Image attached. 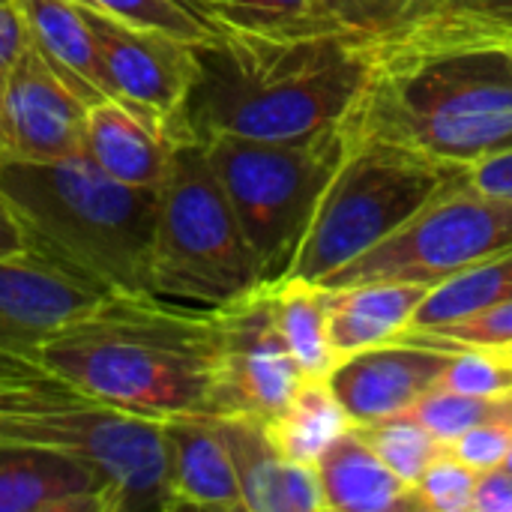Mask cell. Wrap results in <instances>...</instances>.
Returning <instances> with one entry per match:
<instances>
[{"label":"cell","instance_id":"cell-1","mask_svg":"<svg viewBox=\"0 0 512 512\" xmlns=\"http://www.w3.org/2000/svg\"><path fill=\"white\" fill-rule=\"evenodd\" d=\"M195 75L171 141L213 135L297 141L345 123L366 90L381 42L348 33H249L213 27L195 42Z\"/></svg>","mask_w":512,"mask_h":512},{"label":"cell","instance_id":"cell-2","mask_svg":"<svg viewBox=\"0 0 512 512\" xmlns=\"http://www.w3.org/2000/svg\"><path fill=\"white\" fill-rule=\"evenodd\" d=\"M30 357L120 411L156 420L213 414L219 318L216 306L117 291L39 342Z\"/></svg>","mask_w":512,"mask_h":512},{"label":"cell","instance_id":"cell-3","mask_svg":"<svg viewBox=\"0 0 512 512\" xmlns=\"http://www.w3.org/2000/svg\"><path fill=\"white\" fill-rule=\"evenodd\" d=\"M345 132L375 135L435 159L474 165L512 147V54L504 45L381 48L345 117Z\"/></svg>","mask_w":512,"mask_h":512},{"label":"cell","instance_id":"cell-4","mask_svg":"<svg viewBox=\"0 0 512 512\" xmlns=\"http://www.w3.org/2000/svg\"><path fill=\"white\" fill-rule=\"evenodd\" d=\"M0 195L30 249L108 294L150 291L156 189L126 186L72 153L45 162L0 156Z\"/></svg>","mask_w":512,"mask_h":512},{"label":"cell","instance_id":"cell-5","mask_svg":"<svg viewBox=\"0 0 512 512\" xmlns=\"http://www.w3.org/2000/svg\"><path fill=\"white\" fill-rule=\"evenodd\" d=\"M345 135V159L318 201L288 279L321 285L399 231L435 195L468 180V165L435 159L390 138Z\"/></svg>","mask_w":512,"mask_h":512},{"label":"cell","instance_id":"cell-6","mask_svg":"<svg viewBox=\"0 0 512 512\" xmlns=\"http://www.w3.org/2000/svg\"><path fill=\"white\" fill-rule=\"evenodd\" d=\"M261 288L255 255L204 144L174 141L156 186L150 291L192 306H222Z\"/></svg>","mask_w":512,"mask_h":512},{"label":"cell","instance_id":"cell-7","mask_svg":"<svg viewBox=\"0 0 512 512\" xmlns=\"http://www.w3.org/2000/svg\"><path fill=\"white\" fill-rule=\"evenodd\" d=\"M207 159L237 213L261 285L288 279L318 201L345 159V126L297 141L213 135Z\"/></svg>","mask_w":512,"mask_h":512},{"label":"cell","instance_id":"cell-8","mask_svg":"<svg viewBox=\"0 0 512 512\" xmlns=\"http://www.w3.org/2000/svg\"><path fill=\"white\" fill-rule=\"evenodd\" d=\"M504 249H512V195H489L462 180L321 285L420 282L435 288Z\"/></svg>","mask_w":512,"mask_h":512},{"label":"cell","instance_id":"cell-9","mask_svg":"<svg viewBox=\"0 0 512 512\" xmlns=\"http://www.w3.org/2000/svg\"><path fill=\"white\" fill-rule=\"evenodd\" d=\"M219 318V372L210 417H252L270 423L303 384L276 315L273 285L252 288L222 306Z\"/></svg>","mask_w":512,"mask_h":512},{"label":"cell","instance_id":"cell-10","mask_svg":"<svg viewBox=\"0 0 512 512\" xmlns=\"http://www.w3.org/2000/svg\"><path fill=\"white\" fill-rule=\"evenodd\" d=\"M114 102L171 138V123L195 75V42L81 6Z\"/></svg>","mask_w":512,"mask_h":512},{"label":"cell","instance_id":"cell-11","mask_svg":"<svg viewBox=\"0 0 512 512\" xmlns=\"http://www.w3.org/2000/svg\"><path fill=\"white\" fill-rule=\"evenodd\" d=\"M102 297L108 291L30 246L0 255V348L30 354L51 333L99 306Z\"/></svg>","mask_w":512,"mask_h":512},{"label":"cell","instance_id":"cell-12","mask_svg":"<svg viewBox=\"0 0 512 512\" xmlns=\"http://www.w3.org/2000/svg\"><path fill=\"white\" fill-rule=\"evenodd\" d=\"M87 105L27 45L0 90V156L60 159L81 153Z\"/></svg>","mask_w":512,"mask_h":512},{"label":"cell","instance_id":"cell-13","mask_svg":"<svg viewBox=\"0 0 512 512\" xmlns=\"http://www.w3.org/2000/svg\"><path fill=\"white\" fill-rule=\"evenodd\" d=\"M456 351L393 339L351 357H342L327 375L330 390L348 411L354 426H369L411 411L438 387Z\"/></svg>","mask_w":512,"mask_h":512},{"label":"cell","instance_id":"cell-14","mask_svg":"<svg viewBox=\"0 0 512 512\" xmlns=\"http://www.w3.org/2000/svg\"><path fill=\"white\" fill-rule=\"evenodd\" d=\"M0 512H120L111 480L81 456L0 444Z\"/></svg>","mask_w":512,"mask_h":512},{"label":"cell","instance_id":"cell-15","mask_svg":"<svg viewBox=\"0 0 512 512\" xmlns=\"http://www.w3.org/2000/svg\"><path fill=\"white\" fill-rule=\"evenodd\" d=\"M165 444V510H243L240 483L216 417H162Z\"/></svg>","mask_w":512,"mask_h":512},{"label":"cell","instance_id":"cell-16","mask_svg":"<svg viewBox=\"0 0 512 512\" xmlns=\"http://www.w3.org/2000/svg\"><path fill=\"white\" fill-rule=\"evenodd\" d=\"M231 453L246 512H321L324 492L315 465L291 462L273 444L267 426L252 417H216Z\"/></svg>","mask_w":512,"mask_h":512},{"label":"cell","instance_id":"cell-17","mask_svg":"<svg viewBox=\"0 0 512 512\" xmlns=\"http://www.w3.org/2000/svg\"><path fill=\"white\" fill-rule=\"evenodd\" d=\"M174 141L132 108L105 99L87 108L81 153L126 186L156 189L168 168Z\"/></svg>","mask_w":512,"mask_h":512},{"label":"cell","instance_id":"cell-18","mask_svg":"<svg viewBox=\"0 0 512 512\" xmlns=\"http://www.w3.org/2000/svg\"><path fill=\"white\" fill-rule=\"evenodd\" d=\"M324 288V285H321ZM429 285L420 282H360L342 288H324L330 345L336 357L393 342L411 327Z\"/></svg>","mask_w":512,"mask_h":512},{"label":"cell","instance_id":"cell-19","mask_svg":"<svg viewBox=\"0 0 512 512\" xmlns=\"http://www.w3.org/2000/svg\"><path fill=\"white\" fill-rule=\"evenodd\" d=\"M33 51L48 69L90 108L111 99L108 81L96 54L93 33L78 3L72 0H15Z\"/></svg>","mask_w":512,"mask_h":512},{"label":"cell","instance_id":"cell-20","mask_svg":"<svg viewBox=\"0 0 512 512\" xmlns=\"http://www.w3.org/2000/svg\"><path fill=\"white\" fill-rule=\"evenodd\" d=\"M324 510L333 512H399L420 510L414 486L396 477L381 456L351 426L315 462Z\"/></svg>","mask_w":512,"mask_h":512},{"label":"cell","instance_id":"cell-21","mask_svg":"<svg viewBox=\"0 0 512 512\" xmlns=\"http://www.w3.org/2000/svg\"><path fill=\"white\" fill-rule=\"evenodd\" d=\"M264 426L285 459L315 465L321 453L354 423L327 378H303L291 402Z\"/></svg>","mask_w":512,"mask_h":512},{"label":"cell","instance_id":"cell-22","mask_svg":"<svg viewBox=\"0 0 512 512\" xmlns=\"http://www.w3.org/2000/svg\"><path fill=\"white\" fill-rule=\"evenodd\" d=\"M273 315L303 378H327L339 363L330 345L324 288L303 279L273 285Z\"/></svg>","mask_w":512,"mask_h":512},{"label":"cell","instance_id":"cell-23","mask_svg":"<svg viewBox=\"0 0 512 512\" xmlns=\"http://www.w3.org/2000/svg\"><path fill=\"white\" fill-rule=\"evenodd\" d=\"M507 300H512V249L477 261L468 270L429 288V294L411 318V330L456 324Z\"/></svg>","mask_w":512,"mask_h":512},{"label":"cell","instance_id":"cell-24","mask_svg":"<svg viewBox=\"0 0 512 512\" xmlns=\"http://www.w3.org/2000/svg\"><path fill=\"white\" fill-rule=\"evenodd\" d=\"M195 9L213 27L249 33H318L339 30L321 9V0H198Z\"/></svg>","mask_w":512,"mask_h":512},{"label":"cell","instance_id":"cell-25","mask_svg":"<svg viewBox=\"0 0 512 512\" xmlns=\"http://www.w3.org/2000/svg\"><path fill=\"white\" fill-rule=\"evenodd\" d=\"M363 441L381 456V462L402 477L408 486H414L423 471L447 450V444H441L420 420H414L408 411L369 423V426H354Z\"/></svg>","mask_w":512,"mask_h":512},{"label":"cell","instance_id":"cell-26","mask_svg":"<svg viewBox=\"0 0 512 512\" xmlns=\"http://www.w3.org/2000/svg\"><path fill=\"white\" fill-rule=\"evenodd\" d=\"M408 414L420 420L441 444H450L462 432L483 426V423L512 426V393L468 396V393H450V390H429Z\"/></svg>","mask_w":512,"mask_h":512},{"label":"cell","instance_id":"cell-27","mask_svg":"<svg viewBox=\"0 0 512 512\" xmlns=\"http://www.w3.org/2000/svg\"><path fill=\"white\" fill-rule=\"evenodd\" d=\"M72 3L114 15L138 27L162 30L183 42H207L213 36V24L189 0H72Z\"/></svg>","mask_w":512,"mask_h":512},{"label":"cell","instance_id":"cell-28","mask_svg":"<svg viewBox=\"0 0 512 512\" xmlns=\"http://www.w3.org/2000/svg\"><path fill=\"white\" fill-rule=\"evenodd\" d=\"M396 339L405 342H420V345H432V348H444V351H462V348H512V300L489 306L465 321L456 324H444V327H432V330H402Z\"/></svg>","mask_w":512,"mask_h":512},{"label":"cell","instance_id":"cell-29","mask_svg":"<svg viewBox=\"0 0 512 512\" xmlns=\"http://www.w3.org/2000/svg\"><path fill=\"white\" fill-rule=\"evenodd\" d=\"M435 390L498 396L512 393V351L501 348H462L450 357Z\"/></svg>","mask_w":512,"mask_h":512},{"label":"cell","instance_id":"cell-30","mask_svg":"<svg viewBox=\"0 0 512 512\" xmlns=\"http://www.w3.org/2000/svg\"><path fill=\"white\" fill-rule=\"evenodd\" d=\"M474 489L477 471L444 450L414 483V498L420 510L474 512Z\"/></svg>","mask_w":512,"mask_h":512},{"label":"cell","instance_id":"cell-31","mask_svg":"<svg viewBox=\"0 0 512 512\" xmlns=\"http://www.w3.org/2000/svg\"><path fill=\"white\" fill-rule=\"evenodd\" d=\"M420 3L423 0H321V9L339 30L381 42L405 24Z\"/></svg>","mask_w":512,"mask_h":512},{"label":"cell","instance_id":"cell-32","mask_svg":"<svg viewBox=\"0 0 512 512\" xmlns=\"http://www.w3.org/2000/svg\"><path fill=\"white\" fill-rule=\"evenodd\" d=\"M512 444V426L504 423H483V426H474L468 432H462L456 441L447 444V453L456 456L462 465L474 468L477 474L483 471H492V468H501L504 465V456Z\"/></svg>","mask_w":512,"mask_h":512},{"label":"cell","instance_id":"cell-33","mask_svg":"<svg viewBox=\"0 0 512 512\" xmlns=\"http://www.w3.org/2000/svg\"><path fill=\"white\" fill-rule=\"evenodd\" d=\"M30 45V33L24 24V15L15 0H0V90L6 84V75L21 60V54Z\"/></svg>","mask_w":512,"mask_h":512},{"label":"cell","instance_id":"cell-34","mask_svg":"<svg viewBox=\"0 0 512 512\" xmlns=\"http://www.w3.org/2000/svg\"><path fill=\"white\" fill-rule=\"evenodd\" d=\"M468 183L489 195H512V147L468 165Z\"/></svg>","mask_w":512,"mask_h":512},{"label":"cell","instance_id":"cell-35","mask_svg":"<svg viewBox=\"0 0 512 512\" xmlns=\"http://www.w3.org/2000/svg\"><path fill=\"white\" fill-rule=\"evenodd\" d=\"M474 512H512V474L504 468H492L477 474Z\"/></svg>","mask_w":512,"mask_h":512},{"label":"cell","instance_id":"cell-36","mask_svg":"<svg viewBox=\"0 0 512 512\" xmlns=\"http://www.w3.org/2000/svg\"><path fill=\"white\" fill-rule=\"evenodd\" d=\"M21 249H27L24 231H21L15 213L9 210V204H6L3 195H0V255H15V252H21Z\"/></svg>","mask_w":512,"mask_h":512},{"label":"cell","instance_id":"cell-37","mask_svg":"<svg viewBox=\"0 0 512 512\" xmlns=\"http://www.w3.org/2000/svg\"><path fill=\"white\" fill-rule=\"evenodd\" d=\"M501 468L512 474V444H510V450H507V456H504V465H501Z\"/></svg>","mask_w":512,"mask_h":512},{"label":"cell","instance_id":"cell-38","mask_svg":"<svg viewBox=\"0 0 512 512\" xmlns=\"http://www.w3.org/2000/svg\"><path fill=\"white\" fill-rule=\"evenodd\" d=\"M498 45H504V48H510V54H512V39H504V42H498Z\"/></svg>","mask_w":512,"mask_h":512},{"label":"cell","instance_id":"cell-39","mask_svg":"<svg viewBox=\"0 0 512 512\" xmlns=\"http://www.w3.org/2000/svg\"><path fill=\"white\" fill-rule=\"evenodd\" d=\"M189 3H192V6H195V3H198V0H189Z\"/></svg>","mask_w":512,"mask_h":512},{"label":"cell","instance_id":"cell-40","mask_svg":"<svg viewBox=\"0 0 512 512\" xmlns=\"http://www.w3.org/2000/svg\"><path fill=\"white\" fill-rule=\"evenodd\" d=\"M510 351H512V348H510Z\"/></svg>","mask_w":512,"mask_h":512}]
</instances>
